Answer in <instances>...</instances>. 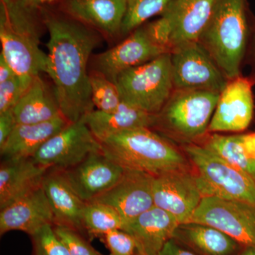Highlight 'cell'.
<instances>
[{"instance_id":"31","label":"cell","mask_w":255,"mask_h":255,"mask_svg":"<svg viewBox=\"0 0 255 255\" xmlns=\"http://www.w3.org/2000/svg\"><path fill=\"white\" fill-rule=\"evenodd\" d=\"M53 229L70 255H102L85 241L76 230L60 225H54Z\"/></svg>"},{"instance_id":"34","label":"cell","mask_w":255,"mask_h":255,"mask_svg":"<svg viewBox=\"0 0 255 255\" xmlns=\"http://www.w3.org/2000/svg\"><path fill=\"white\" fill-rule=\"evenodd\" d=\"M24 92L18 77L0 82V113L13 110Z\"/></svg>"},{"instance_id":"42","label":"cell","mask_w":255,"mask_h":255,"mask_svg":"<svg viewBox=\"0 0 255 255\" xmlns=\"http://www.w3.org/2000/svg\"><path fill=\"white\" fill-rule=\"evenodd\" d=\"M55 1H56V0H47V3H51Z\"/></svg>"},{"instance_id":"18","label":"cell","mask_w":255,"mask_h":255,"mask_svg":"<svg viewBox=\"0 0 255 255\" xmlns=\"http://www.w3.org/2000/svg\"><path fill=\"white\" fill-rule=\"evenodd\" d=\"M70 17L110 38L122 35L127 0H66Z\"/></svg>"},{"instance_id":"36","label":"cell","mask_w":255,"mask_h":255,"mask_svg":"<svg viewBox=\"0 0 255 255\" xmlns=\"http://www.w3.org/2000/svg\"><path fill=\"white\" fill-rule=\"evenodd\" d=\"M159 255H198L194 252L184 246L180 242L171 238L164 245Z\"/></svg>"},{"instance_id":"3","label":"cell","mask_w":255,"mask_h":255,"mask_svg":"<svg viewBox=\"0 0 255 255\" xmlns=\"http://www.w3.org/2000/svg\"><path fill=\"white\" fill-rule=\"evenodd\" d=\"M253 18L247 0H217L198 41L228 80L242 75Z\"/></svg>"},{"instance_id":"28","label":"cell","mask_w":255,"mask_h":255,"mask_svg":"<svg viewBox=\"0 0 255 255\" xmlns=\"http://www.w3.org/2000/svg\"><path fill=\"white\" fill-rule=\"evenodd\" d=\"M173 0H127V10L123 25L122 36H128L146 21L162 14Z\"/></svg>"},{"instance_id":"8","label":"cell","mask_w":255,"mask_h":255,"mask_svg":"<svg viewBox=\"0 0 255 255\" xmlns=\"http://www.w3.org/2000/svg\"><path fill=\"white\" fill-rule=\"evenodd\" d=\"M174 90L221 92L228 80L199 41L176 46L171 51Z\"/></svg>"},{"instance_id":"37","label":"cell","mask_w":255,"mask_h":255,"mask_svg":"<svg viewBox=\"0 0 255 255\" xmlns=\"http://www.w3.org/2000/svg\"><path fill=\"white\" fill-rule=\"evenodd\" d=\"M249 62L251 67V75L250 78L253 80L255 84V18H253L252 21V30L251 38H250L249 46H248V53H247L246 59Z\"/></svg>"},{"instance_id":"22","label":"cell","mask_w":255,"mask_h":255,"mask_svg":"<svg viewBox=\"0 0 255 255\" xmlns=\"http://www.w3.org/2000/svg\"><path fill=\"white\" fill-rule=\"evenodd\" d=\"M69 124L60 116L42 123L17 124L0 148L1 157L5 161L33 158L42 146Z\"/></svg>"},{"instance_id":"29","label":"cell","mask_w":255,"mask_h":255,"mask_svg":"<svg viewBox=\"0 0 255 255\" xmlns=\"http://www.w3.org/2000/svg\"><path fill=\"white\" fill-rule=\"evenodd\" d=\"M92 101L95 110L112 112L122 103L117 85L102 74L90 72Z\"/></svg>"},{"instance_id":"6","label":"cell","mask_w":255,"mask_h":255,"mask_svg":"<svg viewBox=\"0 0 255 255\" xmlns=\"http://www.w3.org/2000/svg\"><path fill=\"white\" fill-rule=\"evenodd\" d=\"M115 85L122 102L155 115L174 91L171 53L126 70Z\"/></svg>"},{"instance_id":"2","label":"cell","mask_w":255,"mask_h":255,"mask_svg":"<svg viewBox=\"0 0 255 255\" xmlns=\"http://www.w3.org/2000/svg\"><path fill=\"white\" fill-rule=\"evenodd\" d=\"M22 0H0L1 54L17 75L23 91L41 73L48 57L41 50V29L34 9Z\"/></svg>"},{"instance_id":"25","label":"cell","mask_w":255,"mask_h":255,"mask_svg":"<svg viewBox=\"0 0 255 255\" xmlns=\"http://www.w3.org/2000/svg\"><path fill=\"white\" fill-rule=\"evenodd\" d=\"M17 124L48 122L63 116L54 89L38 75L13 109Z\"/></svg>"},{"instance_id":"9","label":"cell","mask_w":255,"mask_h":255,"mask_svg":"<svg viewBox=\"0 0 255 255\" xmlns=\"http://www.w3.org/2000/svg\"><path fill=\"white\" fill-rule=\"evenodd\" d=\"M188 222L207 225L243 247H255V206L244 201L204 196Z\"/></svg>"},{"instance_id":"23","label":"cell","mask_w":255,"mask_h":255,"mask_svg":"<svg viewBox=\"0 0 255 255\" xmlns=\"http://www.w3.org/2000/svg\"><path fill=\"white\" fill-rule=\"evenodd\" d=\"M155 115L147 113L122 102L117 110L112 112H101L95 110L84 118L87 127L100 142L114 134L148 128L152 129Z\"/></svg>"},{"instance_id":"10","label":"cell","mask_w":255,"mask_h":255,"mask_svg":"<svg viewBox=\"0 0 255 255\" xmlns=\"http://www.w3.org/2000/svg\"><path fill=\"white\" fill-rule=\"evenodd\" d=\"M100 151L101 142L83 119L69 124L55 134L42 146L33 159L37 163L48 168L65 171Z\"/></svg>"},{"instance_id":"13","label":"cell","mask_w":255,"mask_h":255,"mask_svg":"<svg viewBox=\"0 0 255 255\" xmlns=\"http://www.w3.org/2000/svg\"><path fill=\"white\" fill-rule=\"evenodd\" d=\"M254 85L250 77L243 75L228 80L220 93L209 133L241 132L250 127L255 112Z\"/></svg>"},{"instance_id":"39","label":"cell","mask_w":255,"mask_h":255,"mask_svg":"<svg viewBox=\"0 0 255 255\" xmlns=\"http://www.w3.org/2000/svg\"><path fill=\"white\" fill-rule=\"evenodd\" d=\"M22 1L26 4L34 8H38L41 5L47 3V0H22Z\"/></svg>"},{"instance_id":"26","label":"cell","mask_w":255,"mask_h":255,"mask_svg":"<svg viewBox=\"0 0 255 255\" xmlns=\"http://www.w3.org/2000/svg\"><path fill=\"white\" fill-rule=\"evenodd\" d=\"M198 144L245 172L255 182V157L247 150L242 134L221 135L211 132Z\"/></svg>"},{"instance_id":"40","label":"cell","mask_w":255,"mask_h":255,"mask_svg":"<svg viewBox=\"0 0 255 255\" xmlns=\"http://www.w3.org/2000/svg\"><path fill=\"white\" fill-rule=\"evenodd\" d=\"M238 255H255V247H243L241 252Z\"/></svg>"},{"instance_id":"17","label":"cell","mask_w":255,"mask_h":255,"mask_svg":"<svg viewBox=\"0 0 255 255\" xmlns=\"http://www.w3.org/2000/svg\"><path fill=\"white\" fill-rule=\"evenodd\" d=\"M217 0H173L161 15L172 25L171 49L198 41L209 23ZM172 51V50H171Z\"/></svg>"},{"instance_id":"11","label":"cell","mask_w":255,"mask_h":255,"mask_svg":"<svg viewBox=\"0 0 255 255\" xmlns=\"http://www.w3.org/2000/svg\"><path fill=\"white\" fill-rule=\"evenodd\" d=\"M152 193L154 206L172 215L179 224L189 221L204 196L193 167L154 177Z\"/></svg>"},{"instance_id":"5","label":"cell","mask_w":255,"mask_h":255,"mask_svg":"<svg viewBox=\"0 0 255 255\" xmlns=\"http://www.w3.org/2000/svg\"><path fill=\"white\" fill-rule=\"evenodd\" d=\"M221 92L174 90L155 114L152 130L182 145L199 143L209 133V127Z\"/></svg>"},{"instance_id":"35","label":"cell","mask_w":255,"mask_h":255,"mask_svg":"<svg viewBox=\"0 0 255 255\" xmlns=\"http://www.w3.org/2000/svg\"><path fill=\"white\" fill-rule=\"evenodd\" d=\"M16 125L13 110L0 113V148L4 146Z\"/></svg>"},{"instance_id":"33","label":"cell","mask_w":255,"mask_h":255,"mask_svg":"<svg viewBox=\"0 0 255 255\" xmlns=\"http://www.w3.org/2000/svg\"><path fill=\"white\" fill-rule=\"evenodd\" d=\"M144 25L152 41L157 46L171 53L172 28L169 18L164 15H161V17L156 21Z\"/></svg>"},{"instance_id":"4","label":"cell","mask_w":255,"mask_h":255,"mask_svg":"<svg viewBox=\"0 0 255 255\" xmlns=\"http://www.w3.org/2000/svg\"><path fill=\"white\" fill-rule=\"evenodd\" d=\"M101 142L102 152L124 169L140 171L156 177L192 167L184 151L148 128L114 134Z\"/></svg>"},{"instance_id":"7","label":"cell","mask_w":255,"mask_h":255,"mask_svg":"<svg viewBox=\"0 0 255 255\" xmlns=\"http://www.w3.org/2000/svg\"><path fill=\"white\" fill-rule=\"evenodd\" d=\"M182 147L199 178L204 196H218L255 206V182L248 174L199 144Z\"/></svg>"},{"instance_id":"27","label":"cell","mask_w":255,"mask_h":255,"mask_svg":"<svg viewBox=\"0 0 255 255\" xmlns=\"http://www.w3.org/2000/svg\"><path fill=\"white\" fill-rule=\"evenodd\" d=\"M82 225L92 237H103L115 230H124L126 223L119 213L111 206L102 203H86Z\"/></svg>"},{"instance_id":"30","label":"cell","mask_w":255,"mask_h":255,"mask_svg":"<svg viewBox=\"0 0 255 255\" xmlns=\"http://www.w3.org/2000/svg\"><path fill=\"white\" fill-rule=\"evenodd\" d=\"M34 255H70L55 233L53 225H47L31 236Z\"/></svg>"},{"instance_id":"24","label":"cell","mask_w":255,"mask_h":255,"mask_svg":"<svg viewBox=\"0 0 255 255\" xmlns=\"http://www.w3.org/2000/svg\"><path fill=\"white\" fill-rule=\"evenodd\" d=\"M173 238L198 255H238L243 248L228 235L201 223H180Z\"/></svg>"},{"instance_id":"16","label":"cell","mask_w":255,"mask_h":255,"mask_svg":"<svg viewBox=\"0 0 255 255\" xmlns=\"http://www.w3.org/2000/svg\"><path fill=\"white\" fill-rule=\"evenodd\" d=\"M0 234L19 231L32 236L47 225H55L54 214L43 188L0 209Z\"/></svg>"},{"instance_id":"38","label":"cell","mask_w":255,"mask_h":255,"mask_svg":"<svg viewBox=\"0 0 255 255\" xmlns=\"http://www.w3.org/2000/svg\"><path fill=\"white\" fill-rule=\"evenodd\" d=\"M16 75L14 70L10 66L2 54L0 53V82L9 80Z\"/></svg>"},{"instance_id":"12","label":"cell","mask_w":255,"mask_h":255,"mask_svg":"<svg viewBox=\"0 0 255 255\" xmlns=\"http://www.w3.org/2000/svg\"><path fill=\"white\" fill-rule=\"evenodd\" d=\"M170 53L152 41L145 25L130 33L122 43L96 55L92 70L102 74L115 84L121 73Z\"/></svg>"},{"instance_id":"14","label":"cell","mask_w":255,"mask_h":255,"mask_svg":"<svg viewBox=\"0 0 255 255\" xmlns=\"http://www.w3.org/2000/svg\"><path fill=\"white\" fill-rule=\"evenodd\" d=\"M153 179L145 172L125 169L114 187L92 201L113 208L127 224L153 207Z\"/></svg>"},{"instance_id":"41","label":"cell","mask_w":255,"mask_h":255,"mask_svg":"<svg viewBox=\"0 0 255 255\" xmlns=\"http://www.w3.org/2000/svg\"><path fill=\"white\" fill-rule=\"evenodd\" d=\"M135 255H146L145 253H143L142 251H140V249H138V248H137L136 252H135Z\"/></svg>"},{"instance_id":"1","label":"cell","mask_w":255,"mask_h":255,"mask_svg":"<svg viewBox=\"0 0 255 255\" xmlns=\"http://www.w3.org/2000/svg\"><path fill=\"white\" fill-rule=\"evenodd\" d=\"M43 21L49 33L46 73L53 81L62 115L75 123L95 110L88 63L100 37L73 18L46 13Z\"/></svg>"},{"instance_id":"20","label":"cell","mask_w":255,"mask_h":255,"mask_svg":"<svg viewBox=\"0 0 255 255\" xmlns=\"http://www.w3.org/2000/svg\"><path fill=\"white\" fill-rule=\"evenodd\" d=\"M42 188L54 214L55 225L78 231L84 229L82 215L86 203L74 191L63 171L50 169L43 179Z\"/></svg>"},{"instance_id":"15","label":"cell","mask_w":255,"mask_h":255,"mask_svg":"<svg viewBox=\"0 0 255 255\" xmlns=\"http://www.w3.org/2000/svg\"><path fill=\"white\" fill-rule=\"evenodd\" d=\"M124 171L123 167L100 151L63 172L80 199L89 203L114 187Z\"/></svg>"},{"instance_id":"32","label":"cell","mask_w":255,"mask_h":255,"mask_svg":"<svg viewBox=\"0 0 255 255\" xmlns=\"http://www.w3.org/2000/svg\"><path fill=\"white\" fill-rule=\"evenodd\" d=\"M110 255H135L137 243L131 235L124 230H115L102 237Z\"/></svg>"},{"instance_id":"19","label":"cell","mask_w":255,"mask_h":255,"mask_svg":"<svg viewBox=\"0 0 255 255\" xmlns=\"http://www.w3.org/2000/svg\"><path fill=\"white\" fill-rule=\"evenodd\" d=\"M49 169L33 158L4 160L0 167V209L41 187Z\"/></svg>"},{"instance_id":"21","label":"cell","mask_w":255,"mask_h":255,"mask_svg":"<svg viewBox=\"0 0 255 255\" xmlns=\"http://www.w3.org/2000/svg\"><path fill=\"white\" fill-rule=\"evenodd\" d=\"M179 225L172 215L154 206L127 223L124 231L135 238L137 248L146 255H159Z\"/></svg>"}]
</instances>
